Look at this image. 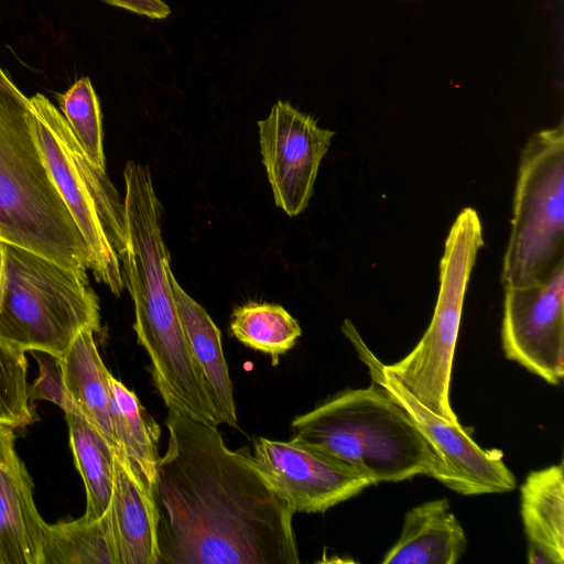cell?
Masks as SVG:
<instances>
[{"mask_svg": "<svg viewBox=\"0 0 564 564\" xmlns=\"http://www.w3.org/2000/svg\"><path fill=\"white\" fill-rule=\"evenodd\" d=\"M158 463L159 564H299L295 514L217 426L169 410Z\"/></svg>", "mask_w": 564, "mask_h": 564, "instance_id": "obj_1", "label": "cell"}, {"mask_svg": "<svg viewBox=\"0 0 564 564\" xmlns=\"http://www.w3.org/2000/svg\"><path fill=\"white\" fill-rule=\"evenodd\" d=\"M293 437L348 465L371 485L427 475L449 487L445 462L379 384L347 389L293 419Z\"/></svg>", "mask_w": 564, "mask_h": 564, "instance_id": "obj_2", "label": "cell"}, {"mask_svg": "<svg viewBox=\"0 0 564 564\" xmlns=\"http://www.w3.org/2000/svg\"><path fill=\"white\" fill-rule=\"evenodd\" d=\"M0 240L87 275V247L32 133L29 98L2 86Z\"/></svg>", "mask_w": 564, "mask_h": 564, "instance_id": "obj_3", "label": "cell"}, {"mask_svg": "<svg viewBox=\"0 0 564 564\" xmlns=\"http://www.w3.org/2000/svg\"><path fill=\"white\" fill-rule=\"evenodd\" d=\"M29 122L51 177L88 251L98 282L119 296V254L124 243L123 200L106 174L86 156L61 111L43 94L29 98Z\"/></svg>", "mask_w": 564, "mask_h": 564, "instance_id": "obj_4", "label": "cell"}, {"mask_svg": "<svg viewBox=\"0 0 564 564\" xmlns=\"http://www.w3.org/2000/svg\"><path fill=\"white\" fill-rule=\"evenodd\" d=\"M7 283L0 336L23 352L61 358L84 329H100L98 297L87 275L6 243Z\"/></svg>", "mask_w": 564, "mask_h": 564, "instance_id": "obj_5", "label": "cell"}, {"mask_svg": "<svg viewBox=\"0 0 564 564\" xmlns=\"http://www.w3.org/2000/svg\"><path fill=\"white\" fill-rule=\"evenodd\" d=\"M564 127L534 133L521 153L511 232L503 257L506 288L547 279L564 261Z\"/></svg>", "mask_w": 564, "mask_h": 564, "instance_id": "obj_6", "label": "cell"}, {"mask_svg": "<svg viewBox=\"0 0 564 564\" xmlns=\"http://www.w3.org/2000/svg\"><path fill=\"white\" fill-rule=\"evenodd\" d=\"M484 245L478 214L464 208L448 232L440 261V288L431 323L417 345L403 359L386 368L421 403L438 416L457 422L449 388L464 299Z\"/></svg>", "mask_w": 564, "mask_h": 564, "instance_id": "obj_7", "label": "cell"}, {"mask_svg": "<svg viewBox=\"0 0 564 564\" xmlns=\"http://www.w3.org/2000/svg\"><path fill=\"white\" fill-rule=\"evenodd\" d=\"M343 333L367 366L372 382L381 386L412 417L442 456L451 475L449 487L462 495L502 494L513 490L516 477L497 449L481 448L469 433L421 403L369 350L349 319Z\"/></svg>", "mask_w": 564, "mask_h": 564, "instance_id": "obj_8", "label": "cell"}, {"mask_svg": "<svg viewBox=\"0 0 564 564\" xmlns=\"http://www.w3.org/2000/svg\"><path fill=\"white\" fill-rule=\"evenodd\" d=\"M501 341L506 357L558 384L564 375V261L542 282L506 288Z\"/></svg>", "mask_w": 564, "mask_h": 564, "instance_id": "obj_9", "label": "cell"}, {"mask_svg": "<svg viewBox=\"0 0 564 564\" xmlns=\"http://www.w3.org/2000/svg\"><path fill=\"white\" fill-rule=\"evenodd\" d=\"M262 163L275 205L288 216L300 215L313 195L322 160L335 134L312 116L278 100L258 121Z\"/></svg>", "mask_w": 564, "mask_h": 564, "instance_id": "obj_10", "label": "cell"}, {"mask_svg": "<svg viewBox=\"0 0 564 564\" xmlns=\"http://www.w3.org/2000/svg\"><path fill=\"white\" fill-rule=\"evenodd\" d=\"M252 457L294 513L325 512L372 486L348 465L294 437H259Z\"/></svg>", "mask_w": 564, "mask_h": 564, "instance_id": "obj_11", "label": "cell"}, {"mask_svg": "<svg viewBox=\"0 0 564 564\" xmlns=\"http://www.w3.org/2000/svg\"><path fill=\"white\" fill-rule=\"evenodd\" d=\"M14 441L13 429L0 425V564H43L46 522Z\"/></svg>", "mask_w": 564, "mask_h": 564, "instance_id": "obj_12", "label": "cell"}, {"mask_svg": "<svg viewBox=\"0 0 564 564\" xmlns=\"http://www.w3.org/2000/svg\"><path fill=\"white\" fill-rule=\"evenodd\" d=\"M119 564H159V512L153 489L121 449L115 451L109 506Z\"/></svg>", "mask_w": 564, "mask_h": 564, "instance_id": "obj_13", "label": "cell"}, {"mask_svg": "<svg viewBox=\"0 0 564 564\" xmlns=\"http://www.w3.org/2000/svg\"><path fill=\"white\" fill-rule=\"evenodd\" d=\"M467 547L465 531L446 498L410 509L383 564H455Z\"/></svg>", "mask_w": 564, "mask_h": 564, "instance_id": "obj_14", "label": "cell"}, {"mask_svg": "<svg viewBox=\"0 0 564 564\" xmlns=\"http://www.w3.org/2000/svg\"><path fill=\"white\" fill-rule=\"evenodd\" d=\"M169 278L192 355L219 420L231 427H237L234 386L221 346L220 330L207 311L183 290L171 267Z\"/></svg>", "mask_w": 564, "mask_h": 564, "instance_id": "obj_15", "label": "cell"}, {"mask_svg": "<svg viewBox=\"0 0 564 564\" xmlns=\"http://www.w3.org/2000/svg\"><path fill=\"white\" fill-rule=\"evenodd\" d=\"M521 518L529 540L528 562H564L563 464L531 471L520 488Z\"/></svg>", "mask_w": 564, "mask_h": 564, "instance_id": "obj_16", "label": "cell"}, {"mask_svg": "<svg viewBox=\"0 0 564 564\" xmlns=\"http://www.w3.org/2000/svg\"><path fill=\"white\" fill-rule=\"evenodd\" d=\"M58 362L65 388L80 414L115 451L120 449L109 414L110 371L99 355L94 332L82 330Z\"/></svg>", "mask_w": 564, "mask_h": 564, "instance_id": "obj_17", "label": "cell"}, {"mask_svg": "<svg viewBox=\"0 0 564 564\" xmlns=\"http://www.w3.org/2000/svg\"><path fill=\"white\" fill-rule=\"evenodd\" d=\"M109 414L119 448L153 489L160 459L158 444L161 429L141 404L138 395L111 373Z\"/></svg>", "mask_w": 564, "mask_h": 564, "instance_id": "obj_18", "label": "cell"}, {"mask_svg": "<svg viewBox=\"0 0 564 564\" xmlns=\"http://www.w3.org/2000/svg\"><path fill=\"white\" fill-rule=\"evenodd\" d=\"M74 462L86 490L84 517L96 520L109 509L115 470V448L83 415L65 413Z\"/></svg>", "mask_w": 564, "mask_h": 564, "instance_id": "obj_19", "label": "cell"}, {"mask_svg": "<svg viewBox=\"0 0 564 564\" xmlns=\"http://www.w3.org/2000/svg\"><path fill=\"white\" fill-rule=\"evenodd\" d=\"M43 564H119L111 514L46 523Z\"/></svg>", "mask_w": 564, "mask_h": 564, "instance_id": "obj_20", "label": "cell"}, {"mask_svg": "<svg viewBox=\"0 0 564 564\" xmlns=\"http://www.w3.org/2000/svg\"><path fill=\"white\" fill-rule=\"evenodd\" d=\"M231 334L245 346L269 355L272 364L294 347L302 329L281 305L249 302L236 307L230 316Z\"/></svg>", "mask_w": 564, "mask_h": 564, "instance_id": "obj_21", "label": "cell"}, {"mask_svg": "<svg viewBox=\"0 0 564 564\" xmlns=\"http://www.w3.org/2000/svg\"><path fill=\"white\" fill-rule=\"evenodd\" d=\"M59 111L88 160L106 171L99 100L88 77L77 79L57 95Z\"/></svg>", "mask_w": 564, "mask_h": 564, "instance_id": "obj_22", "label": "cell"}, {"mask_svg": "<svg viewBox=\"0 0 564 564\" xmlns=\"http://www.w3.org/2000/svg\"><path fill=\"white\" fill-rule=\"evenodd\" d=\"M29 389L24 352L0 336V425L14 430L33 421Z\"/></svg>", "mask_w": 564, "mask_h": 564, "instance_id": "obj_23", "label": "cell"}, {"mask_svg": "<svg viewBox=\"0 0 564 564\" xmlns=\"http://www.w3.org/2000/svg\"><path fill=\"white\" fill-rule=\"evenodd\" d=\"M36 358L40 375L29 389L30 400H48L62 408L65 413L80 414L65 388L58 359L52 356H50V359L45 357Z\"/></svg>", "mask_w": 564, "mask_h": 564, "instance_id": "obj_24", "label": "cell"}, {"mask_svg": "<svg viewBox=\"0 0 564 564\" xmlns=\"http://www.w3.org/2000/svg\"><path fill=\"white\" fill-rule=\"evenodd\" d=\"M108 4L126 9L150 19H165L171 14L170 7L163 0H102Z\"/></svg>", "mask_w": 564, "mask_h": 564, "instance_id": "obj_25", "label": "cell"}, {"mask_svg": "<svg viewBox=\"0 0 564 564\" xmlns=\"http://www.w3.org/2000/svg\"><path fill=\"white\" fill-rule=\"evenodd\" d=\"M7 283V260H6V242L0 240V307L2 304Z\"/></svg>", "mask_w": 564, "mask_h": 564, "instance_id": "obj_26", "label": "cell"}, {"mask_svg": "<svg viewBox=\"0 0 564 564\" xmlns=\"http://www.w3.org/2000/svg\"><path fill=\"white\" fill-rule=\"evenodd\" d=\"M0 86L13 90L19 91L20 89L15 86V84L12 82L11 77L3 70V68L0 66Z\"/></svg>", "mask_w": 564, "mask_h": 564, "instance_id": "obj_27", "label": "cell"}]
</instances>
